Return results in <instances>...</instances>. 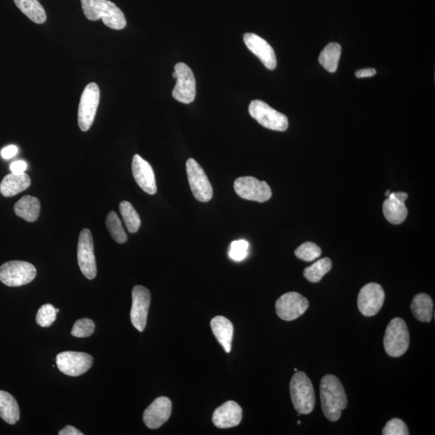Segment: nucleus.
I'll use <instances>...</instances> for the list:
<instances>
[{"instance_id":"obj_1","label":"nucleus","mask_w":435,"mask_h":435,"mask_svg":"<svg viewBox=\"0 0 435 435\" xmlns=\"http://www.w3.org/2000/svg\"><path fill=\"white\" fill-rule=\"evenodd\" d=\"M322 410L329 421L337 422L342 411L348 406V397L338 377L328 374L320 383Z\"/></svg>"},{"instance_id":"obj_2","label":"nucleus","mask_w":435,"mask_h":435,"mask_svg":"<svg viewBox=\"0 0 435 435\" xmlns=\"http://www.w3.org/2000/svg\"><path fill=\"white\" fill-rule=\"evenodd\" d=\"M81 3L83 13L88 20L101 19L105 25L115 30H121L127 25L122 10L109 0H81Z\"/></svg>"},{"instance_id":"obj_3","label":"nucleus","mask_w":435,"mask_h":435,"mask_svg":"<svg viewBox=\"0 0 435 435\" xmlns=\"http://www.w3.org/2000/svg\"><path fill=\"white\" fill-rule=\"evenodd\" d=\"M290 395L293 406L301 415H309L316 406L312 382L303 371H296L290 384Z\"/></svg>"},{"instance_id":"obj_4","label":"nucleus","mask_w":435,"mask_h":435,"mask_svg":"<svg viewBox=\"0 0 435 435\" xmlns=\"http://www.w3.org/2000/svg\"><path fill=\"white\" fill-rule=\"evenodd\" d=\"M410 345V333L407 325L401 318L392 319L385 330L384 347L387 355L391 357H400L404 355Z\"/></svg>"},{"instance_id":"obj_5","label":"nucleus","mask_w":435,"mask_h":435,"mask_svg":"<svg viewBox=\"0 0 435 435\" xmlns=\"http://www.w3.org/2000/svg\"><path fill=\"white\" fill-rule=\"evenodd\" d=\"M36 276L34 265L26 261H8L0 267V281L10 287L29 284Z\"/></svg>"},{"instance_id":"obj_6","label":"nucleus","mask_w":435,"mask_h":435,"mask_svg":"<svg viewBox=\"0 0 435 435\" xmlns=\"http://www.w3.org/2000/svg\"><path fill=\"white\" fill-rule=\"evenodd\" d=\"M99 101H101V91L97 84L94 82L88 84L84 89L78 107V121L82 132H87L91 128L96 118Z\"/></svg>"},{"instance_id":"obj_7","label":"nucleus","mask_w":435,"mask_h":435,"mask_svg":"<svg viewBox=\"0 0 435 435\" xmlns=\"http://www.w3.org/2000/svg\"><path fill=\"white\" fill-rule=\"evenodd\" d=\"M249 112L251 117L266 128L285 132L289 126L288 118L284 114L276 111L270 105L258 99L251 102Z\"/></svg>"},{"instance_id":"obj_8","label":"nucleus","mask_w":435,"mask_h":435,"mask_svg":"<svg viewBox=\"0 0 435 435\" xmlns=\"http://www.w3.org/2000/svg\"><path fill=\"white\" fill-rule=\"evenodd\" d=\"M177 80L172 96L177 101L191 103L196 96V80L190 67L185 63L179 62L175 67Z\"/></svg>"},{"instance_id":"obj_9","label":"nucleus","mask_w":435,"mask_h":435,"mask_svg":"<svg viewBox=\"0 0 435 435\" xmlns=\"http://www.w3.org/2000/svg\"><path fill=\"white\" fill-rule=\"evenodd\" d=\"M186 171L193 196L199 202L211 201L213 198V188L202 168L195 159L190 158L186 162Z\"/></svg>"},{"instance_id":"obj_10","label":"nucleus","mask_w":435,"mask_h":435,"mask_svg":"<svg viewBox=\"0 0 435 435\" xmlns=\"http://www.w3.org/2000/svg\"><path fill=\"white\" fill-rule=\"evenodd\" d=\"M78 262L82 274L89 280L96 279L97 265L94 253V241L91 230L83 229L78 239Z\"/></svg>"},{"instance_id":"obj_11","label":"nucleus","mask_w":435,"mask_h":435,"mask_svg":"<svg viewBox=\"0 0 435 435\" xmlns=\"http://www.w3.org/2000/svg\"><path fill=\"white\" fill-rule=\"evenodd\" d=\"M237 195L246 200L265 202L272 197L271 188L266 182H261L253 177H241L234 182Z\"/></svg>"},{"instance_id":"obj_12","label":"nucleus","mask_w":435,"mask_h":435,"mask_svg":"<svg viewBox=\"0 0 435 435\" xmlns=\"http://www.w3.org/2000/svg\"><path fill=\"white\" fill-rule=\"evenodd\" d=\"M56 364L63 374L80 376L91 368L94 358L87 353L64 352L57 355Z\"/></svg>"},{"instance_id":"obj_13","label":"nucleus","mask_w":435,"mask_h":435,"mask_svg":"<svg viewBox=\"0 0 435 435\" xmlns=\"http://www.w3.org/2000/svg\"><path fill=\"white\" fill-rule=\"evenodd\" d=\"M310 305L300 293L290 292L281 296L276 302L277 316L285 321H293L302 316Z\"/></svg>"},{"instance_id":"obj_14","label":"nucleus","mask_w":435,"mask_h":435,"mask_svg":"<svg viewBox=\"0 0 435 435\" xmlns=\"http://www.w3.org/2000/svg\"><path fill=\"white\" fill-rule=\"evenodd\" d=\"M385 291L377 283H369L360 290L357 305L359 311L366 317L376 316L385 302Z\"/></svg>"},{"instance_id":"obj_15","label":"nucleus","mask_w":435,"mask_h":435,"mask_svg":"<svg viewBox=\"0 0 435 435\" xmlns=\"http://www.w3.org/2000/svg\"><path fill=\"white\" fill-rule=\"evenodd\" d=\"M151 302L150 292L147 288L136 286L133 290V306L131 310V321L140 332H144Z\"/></svg>"},{"instance_id":"obj_16","label":"nucleus","mask_w":435,"mask_h":435,"mask_svg":"<svg viewBox=\"0 0 435 435\" xmlns=\"http://www.w3.org/2000/svg\"><path fill=\"white\" fill-rule=\"evenodd\" d=\"M171 413L172 402L170 398L157 397L145 411L143 420L147 427L152 429H158L169 420Z\"/></svg>"},{"instance_id":"obj_17","label":"nucleus","mask_w":435,"mask_h":435,"mask_svg":"<svg viewBox=\"0 0 435 435\" xmlns=\"http://www.w3.org/2000/svg\"><path fill=\"white\" fill-rule=\"evenodd\" d=\"M244 40L248 49L259 57L267 69H275L277 64L276 54L268 42L254 34H245Z\"/></svg>"},{"instance_id":"obj_18","label":"nucleus","mask_w":435,"mask_h":435,"mask_svg":"<svg viewBox=\"0 0 435 435\" xmlns=\"http://www.w3.org/2000/svg\"><path fill=\"white\" fill-rule=\"evenodd\" d=\"M133 174L136 183L149 195H155L157 191L154 172L148 161L140 155L133 156L132 164Z\"/></svg>"},{"instance_id":"obj_19","label":"nucleus","mask_w":435,"mask_h":435,"mask_svg":"<svg viewBox=\"0 0 435 435\" xmlns=\"http://www.w3.org/2000/svg\"><path fill=\"white\" fill-rule=\"evenodd\" d=\"M408 195L404 192H391L383 203L385 219L392 224H401L405 221L408 209L406 206Z\"/></svg>"},{"instance_id":"obj_20","label":"nucleus","mask_w":435,"mask_h":435,"mask_svg":"<svg viewBox=\"0 0 435 435\" xmlns=\"http://www.w3.org/2000/svg\"><path fill=\"white\" fill-rule=\"evenodd\" d=\"M242 417V408L237 402L229 401L214 411L212 421L216 427L228 429L238 426Z\"/></svg>"},{"instance_id":"obj_21","label":"nucleus","mask_w":435,"mask_h":435,"mask_svg":"<svg viewBox=\"0 0 435 435\" xmlns=\"http://www.w3.org/2000/svg\"><path fill=\"white\" fill-rule=\"evenodd\" d=\"M212 332L222 345L225 352L230 353L232 351L234 327L232 323L223 316L214 317L211 321Z\"/></svg>"},{"instance_id":"obj_22","label":"nucleus","mask_w":435,"mask_h":435,"mask_svg":"<svg viewBox=\"0 0 435 435\" xmlns=\"http://www.w3.org/2000/svg\"><path fill=\"white\" fill-rule=\"evenodd\" d=\"M31 185V179L28 175H15L12 172L3 177L0 183V193L3 197L12 198L22 192Z\"/></svg>"},{"instance_id":"obj_23","label":"nucleus","mask_w":435,"mask_h":435,"mask_svg":"<svg viewBox=\"0 0 435 435\" xmlns=\"http://www.w3.org/2000/svg\"><path fill=\"white\" fill-rule=\"evenodd\" d=\"M40 203L38 198L26 196L15 204V214L28 222H35L40 214Z\"/></svg>"},{"instance_id":"obj_24","label":"nucleus","mask_w":435,"mask_h":435,"mask_svg":"<svg viewBox=\"0 0 435 435\" xmlns=\"http://www.w3.org/2000/svg\"><path fill=\"white\" fill-rule=\"evenodd\" d=\"M20 416V408L15 397L8 392L0 390V418L10 425H14Z\"/></svg>"},{"instance_id":"obj_25","label":"nucleus","mask_w":435,"mask_h":435,"mask_svg":"<svg viewBox=\"0 0 435 435\" xmlns=\"http://www.w3.org/2000/svg\"><path fill=\"white\" fill-rule=\"evenodd\" d=\"M411 307L413 316L418 321L422 323L432 321L434 303L432 298L426 293H419L413 297Z\"/></svg>"},{"instance_id":"obj_26","label":"nucleus","mask_w":435,"mask_h":435,"mask_svg":"<svg viewBox=\"0 0 435 435\" xmlns=\"http://www.w3.org/2000/svg\"><path fill=\"white\" fill-rule=\"evenodd\" d=\"M14 3L33 22L38 24L45 22V10L38 0H14Z\"/></svg>"},{"instance_id":"obj_27","label":"nucleus","mask_w":435,"mask_h":435,"mask_svg":"<svg viewBox=\"0 0 435 435\" xmlns=\"http://www.w3.org/2000/svg\"><path fill=\"white\" fill-rule=\"evenodd\" d=\"M341 51V45L339 44L334 43V42L328 44L319 55V63L328 72H337Z\"/></svg>"},{"instance_id":"obj_28","label":"nucleus","mask_w":435,"mask_h":435,"mask_svg":"<svg viewBox=\"0 0 435 435\" xmlns=\"http://www.w3.org/2000/svg\"><path fill=\"white\" fill-rule=\"evenodd\" d=\"M332 268V261L331 259L325 258L318 260L312 265L307 267L304 270L303 275L305 279L312 283H318L323 279V277L331 271Z\"/></svg>"},{"instance_id":"obj_29","label":"nucleus","mask_w":435,"mask_h":435,"mask_svg":"<svg viewBox=\"0 0 435 435\" xmlns=\"http://www.w3.org/2000/svg\"><path fill=\"white\" fill-rule=\"evenodd\" d=\"M119 211L128 232L130 233H138L141 221L138 213L136 212L132 204L128 201H123L119 204Z\"/></svg>"},{"instance_id":"obj_30","label":"nucleus","mask_w":435,"mask_h":435,"mask_svg":"<svg viewBox=\"0 0 435 435\" xmlns=\"http://www.w3.org/2000/svg\"><path fill=\"white\" fill-rule=\"evenodd\" d=\"M106 224L109 233L115 242L118 244L127 242V234H126L122 223L120 221L117 213L111 212L108 214Z\"/></svg>"},{"instance_id":"obj_31","label":"nucleus","mask_w":435,"mask_h":435,"mask_svg":"<svg viewBox=\"0 0 435 435\" xmlns=\"http://www.w3.org/2000/svg\"><path fill=\"white\" fill-rule=\"evenodd\" d=\"M321 254V249L316 244L312 242L304 243L295 250L297 258L307 262L316 260Z\"/></svg>"},{"instance_id":"obj_32","label":"nucleus","mask_w":435,"mask_h":435,"mask_svg":"<svg viewBox=\"0 0 435 435\" xmlns=\"http://www.w3.org/2000/svg\"><path fill=\"white\" fill-rule=\"evenodd\" d=\"M57 318L56 309L52 304L42 306L36 314V321L41 327H49Z\"/></svg>"},{"instance_id":"obj_33","label":"nucleus","mask_w":435,"mask_h":435,"mask_svg":"<svg viewBox=\"0 0 435 435\" xmlns=\"http://www.w3.org/2000/svg\"><path fill=\"white\" fill-rule=\"evenodd\" d=\"M96 325L90 318H82L78 320L71 331L73 337L77 338L90 337L94 332Z\"/></svg>"},{"instance_id":"obj_34","label":"nucleus","mask_w":435,"mask_h":435,"mask_svg":"<svg viewBox=\"0 0 435 435\" xmlns=\"http://www.w3.org/2000/svg\"><path fill=\"white\" fill-rule=\"evenodd\" d=\"M249 244L244 239L233 241L230 246L229 256L235 261H242L249 255Z\"/></svg>"},{"instance_id":"obj_35","label":"nucleus","mask_w":435,"mask_h":435,"mask_svg":"<svg viewBox=\"0 0 435 435\" xmlns=\"http://www.w3.org/2000/svg\"><path fill=\"white\" fill-rule=\"evenodd\" d=\"M383 435H408L406 424L401 419L394 418L388 422L382 431Z\"/></svg>"},{"instance_id":"obj_36","label":"nucleus","mask_w":435,"mask_h":435,"mask_svg":"<svg viewBox=\"0 0 435 435\" xmlns=\"http://www.w3.org/2000/svg\"><path fill=\"white\" fill-rule=\"evenodd\" d=\"M27 163L24 161H14L10 164V170L15 175L24 174V171L27 170Z\"/></svg>"},{"instance_id":"obj_37","label":"nucleus","mask_w":435,"mask_h":435,"mask_svg":"<svg viewBox=\"0 0 435 435\" xmlns=\"http://www.w3.org/2000/svg\"><path fill=\"white\" fill-rule=\"evenodd\" d=\"M18 153V148L15 145H9L1 151V156L3 159L13 158Z\"/></svg>"},{"instance_id":"obj_38","label":"nucleus","mask_w":435,"mask_h":435,"mask_svg":"<svg viewBox=\"0 0 435 435\" xmlns=\"http://www.w3.org/2000/svg\"><path fill=\"white\" fill-rule=\"evenodd\" d=\"M59 435H83L84 434L75 427L66 426L59 433Z\"/></svg>"},{"instance_id":"obj_39","label":"nucleus","mask_w":435,"mask_h":435,"mask_svg":"<svg viewBox=\"0 0 435 435\" xmlns=\"http://www.w3.org/2000/svg\"><path fill=\"white\" fill-rule=\"evenodd\" d=\"M376 71L373 68H368V69L359 70L355 72V75L357 78H369L376 75Z\"/></svg>"},{"instance_id":"obj_40","label":"nucleus","mask_w":435,"mask_h":435,"mask_svg":"<svg viewBox=\"0 0 435 435\" xmlns=\"http://www.w3.org/2000/svg\"><path fill=\"white\" fill-rule=\"evenodd\" d=\"M390 193H391V191H388L385 193V196H386L387 198H388V197H389V196H390Z\"/></svg>"},{"instance_id":"obj_41","label":"nucleus","mask_w":435,"mask_h":435,"mask_svg":"<svg viewBox=\"0 0 435 435\" xmlns=\"http://www.w3.org/2000/svg\"><path fill=\"white\" fill-rule=\"evenodd\" d=\"M57 314L59 312V309H56Z\"/></svg>"},{"instance_id":"obj_42","label":"nucleus","mask_w":435,"mask_h":435,"mask_svg":"<svg viewBox=\"0 0 435 435\" xmlns=\"http://www.w3.org/2000/svg\"><path fill=\"white\" fill-rule=\"evenodd\" d=\"M297 424H298V425H300L301 422H300V421H298V422H297Z\"/></svg>"}]
</instances>
